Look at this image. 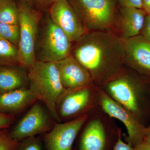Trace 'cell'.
<instances>
[{"label":"cell","instance_id":"obj_1","mask_svg":"<svg viewBox=\"0 0 150 150\" xmlns=\"http://www.w3.org/2000/svg\"><path fill=\"white\" fill-rule=\"evenodd\" d=\"M124 40L115 33L88 31L74 43L71 55L90 74L94 83L102 87L124 67Z\"/></svg>","mask_w":150,"mask_h":150},{"label":"cell","instance_id":"obj_2","mask_svg":"<svg viewBox=\"0 0 150 150\" xmlns=\"http://www.w3.org/2000/svg\"><path fill=\"white\" fill-rule=\"evenodd\" d=\"M101 87L112 99L131 110L144 126L150 123V76L124 66Z\"/></svg>","mask_w":150,"mask_h":150},{"label":"cell","instance_id":"obj_3","mask_svg":"<svg viewBox=\"0 0 150 150\" xmlns=\"http://www.w3.org/2000/svg\"><path fill=\"white\" fill-rule=\"evenodd\" d=\"M28 75L29 88L58 122L56 103L66 90L61 82L56 63L36 61L28 70Z\"/></svg>","mask_w":150,"mask_h":150},{"label":"cell","instance_id":"obj_4","mask_svg":"<svg viewBox=\"0 0 150 150\" xmlns=\"http://www.w3.org/2000/svg\"><path fill=\"white\" fill-rule=\"evenodd\" d=\"M121 132L115 119L97 108L89 113L80 131L79 150H108L111 142H117Z\"/></svg>","mask_w":150,"mask_h":150},{"label":"cell","instance_id":"obj_5","mask_svg":"<svg viewBox=\"0 0 150 150\" xmlns=\"http://www.w3.org/2000/svg\"><path fill=\"white\" fill-rule=\"evenodd\" d=\"M100 87L95 83L67 90L59 97L56 105L58 122H66L88 115L100 106Z\"/></svg>","mask_w":150,"mask_h":150},{"label":"cell","instance_id":"obj_6","mask_svg":"<svg viewBox=\"0 0 150 150\" xmlns=\"http://www.w3.org/2000/svg\"><path fill=\"white\" fill-rule=\"evenodd\" d=\"M87 31L115 33L117 0H68Z\"/></svg>","mask_w":150,"mask_h":150},{"label":"cell","instance_id":"obj_7","mask_svg":"<svg viewBox=\"0 0 150 150\" xmlns=\"http://www.w3.org/2000/svg\"><path fill=\"white\" fill-rule=\"evenodd\" d=\"M35 46L37 61L59 62L71 55L74 43L49 15L44 19Z\"/></svg>","mask_w":150,"mask_h":150},{"label":"cell","instance_id":"obj_8","mask_svg":"<svg viewBox=\"0 0 150 150\" xmlns=\"http://www.w3.org/2000/svg\"><path fill=\"white\" fill-rule=\"evenodd\" d=\"M20 38L18 46L19 64L27 70L36 62L35 46L40 19V13L20 0Z\"/></svg>","mask_w":150,"mask_h":150},{"label":"cell","instance_id":"obj_9","mask_svg":"<svg viewBox=\"0 0 150 150\" xmlns=\"http://www.w3.org/2000/svg\"><path fill=\"white\" fill-rule=\"evenodd\" d=\"M56 121L45 105L39 100L32 105L10 131L12 137L18 142L46 134Z\"/></svg>","mask_w":150,"mask_h":150},{"label":"cell","instance_id":"obj_10","mask_svg":"<svg viewBox=\"0 0 150 150\" xmlns=\"http://www.w3.org/2000/svg\"><path fill=\"white\" fill-rule=\"evenodd\" d=\"M100 106L105 112L124 124L127 131V143L135 147L144 139L146 126L131 110L112 99L100 87Z\"/></svg>","mask_w":150,"mask_h":150},{"label":"cell","instance_id":"obj_11","mask_svg":"<svg viewBox=\"0 0 150 150\" xmlns=\"http://www.w3.org/2000/svg\"><path fill=\"white\" fill-rule=\"evenodd\" d=\"M48 15L73 43L88 31L68 0H56L51 6Z\"/></svg>","mask_w":150,"mask_h":150},{"label":"cell","instance_id":"obj_12","mask_svg":"<svg viewBox=\"0 0 150 150\" xmlns=\"http://www.w3.org/2000/svg\"><path fill=\"white\" fill-rule=\"evenodd\" d=\"M88 115L68 122H56L51 131L43 134L46 150H72L74 142Z\"/></svg>","mask_w":150,"mask_h":150},{"label":"cell","instance_id":"obj_13","mask_svg":"<svg viewBox=\"0 0 150 150\" xmlns=\"http://www.w3.org/2000/svg\"><path fill=\"white\" fill-rule=\"evenodd\" d=\"M124 66L140 74L150 76V42L143 35L124 40Z\"/></svg>","mask_w":150,"mask_h":150},{"label":"cell","instance_id":"obj_14","mask_svg":"<svg viewBox=\"0 0 150 150\" xmlns=\"http://www.w3.org/2000/svg\"><path fill=\"white\" fill-rule=\"evenodd\" d=\"M65 90L81 88L94 83L87 70L71 55L55 62Z\"/></svg>","mask_w":150,"mask_h":150},{"label":"cell","instance_id":"obj_15","mask_svg":"<svg viewBox=\"0 0 150 150\" xmlns=\"http://www.w3.org/2000/svg\"><path fill=\"white\" fill-rule=\"evenodd\" d=\"M147 14L143 8L119 7L115 16V33L124 40L139 35Z\"/></svg>","mask_w":150,"mask_h":150},{"label":"cell","instance_id":"obj_16","mask_svg":"<svg viewBox=\"0 0 150 150\" xmlns=\"http://www.w3.org/2000/svg\"><path fill=\"white\" fill-rule=\"evenodd\" d=\"M38 99L29 87L0 93V112L16 115L26 110Z\"/></svg>","mask_w":150,"mask_h":150},{"label":"cell","instance_id":"obj_17","mask_svg":"<svg viewBox=\"0 0 150 150\" xmlns=\"http://www.w3.org/2000/svg\"><path fill=\"white\" fill-rule=\"evenodd\" d=\"M29 87L28 70L19 66H0V93Z\"/></svg>","mask_w":150,"mask_h":150},{"label":"cell","instance_id":"obj_18","mask_svg":"<svg viewBox=\"0 0 150 150\" xmlns=\"http://www.w3.org/2000/svg\"><path fill=\"white\" fill-rule=\"evenodd\" d=\"M0 22L19 25L18 6L15 0H0Z\"/></svg>","mask_w":150,"mask_h":150},{"label":"cell","instance_id":"obj_19","mask_svg":"<svg viewBox=\"0 0 150 150\" xmlns=\"http://www.w3.org/2000/svg\"><path fill=\"white\" fill-rule=\"evenodd\" d=\"M18 65V47L0 38V66Z\"/></svg>","mask_w":150,"mask_h":150},{"label":"cell","instance_id":"obj_20","mask_svg":"<svg viewBox=\"0 0 150 150\" xmlns=\"http://www.w3.org/2000/svg\"><path fill=\"white\" fill-rule=\"evenodd\" d=\"M0 38L7 40L18 47L20 38L19 25L0 22Z\"/></svg>","mask_w":150,"mask_h":150},{"label":"cell","instance_id":"obj_21","mask_svg":"<svg viewBox=\"0 0 150 150\" xmlns=\"http://www.w3.org/2000/svg\"><path fill=\"white\" fill-rule=\"evenodd\" d=\"M19 143L12 137L9 129L0 130V150H17Z\"/></svg>","mask_w":150,"mask_h":150},{"label":"cell","instance_id":"obj_22","mask_svg":"<svg viewBox=\"0 0 150 150\" xmlns=\"http://www.w3.org/2000/svg\"><path fill=\"white\" fill-rule=\"evenodd\" d=\"M17 150H43L38 137H30L19 142Z\"/></svg>","mask_w":150,"mask_h":150},{"label":"cell","instance_id":"obj_23","mask_svg":"<svg viewBox=\"0 0 150 150\" xmlns=\"http://www.w3.org/2000/svg\"><path fill=\"white\" fill-rule=\"evenodd\" d=\"M16 120L14 115H8L0 112V130L9 129Z\"/></svg>","mask_w":150,"mask_h":150},{"label":"cell","instance_id":"obj_24","mask_svg":"<svg viewBox=\"0 0 150 150\" xmlns=\"http://www.w3.org/2000/svg\"><path fill=\"white\" fill-rule=\"evenodd\" d=\"M150 42V14L145 17L144 22L140 34Z\"/></svg>","mask_w":150,"mask_h":150},{"label":"cell","instance_id":"obj_25","mask_svg":"<svg viewBox=\"0 0 150 150\" xmlns=\"http://www.w3.org/2000/svg\"><path fill=\"white\" fill-rule=\"evenodd\" d=\"M117 1L119 6L143 8L142 0H117Z\"/></svg>","mask_w":150,"mask_h":150},{"label":"cell","instance_id":"obj_26","mask_svg":"<svg viewBox=\"0 0 150 150\" xmlns=\"http://www.w3.org/2000/svg\"><path fill=\"white\" fill-rule=\"evenodd\" d=\"M112 150H134V148L128 143L123 142L121 139V134L118 137Z\"/></svg>","mask_w":150,"mask_h":150},{"label":"cell","instance_id":"obj_27","mask_svg":"<svg viewBox=\"0 0 150 150\" xmlns=\"http://www.w3.org/2000/svg\"><path fill=\"white\" fill-rule=\"evenodd\" d=\"M56 0H33V5L35 4L38 8L43 9L51 6Z\"/></svg>","mask_w":150,"mask_h":150},{"label":"cell","instance_id":"obj_28","mask_svg":"<svg viewBox=\"0 0 150 150\" xmlns=\"http://www.w3.org/2000/svg\"><path fill=\"white\" fill-rule=\"evenodd\" d=\"M134 150H150V144L145 140L142 141L135 147Z\"/></svg>","mask_w":150,"mask_h":150},{"label":"cell","instance_id":"obj_29","mask_svg":"<svg viewBox=\"0 0 150 150\" xmlns=\"http://www.w3.org/2000/svg\"><path fill=\"white\" fill-rule=\"evenodd\" d=\"M143 9L147 14H150V0H142Z\"/></svg>","mask_w":150,"mask_h":150},{"label":"cell","instance_id":"obj_30","mask_svg":"<svg viewBox=\"0 0 150 150\" xmlns=\"http://www.w3.org/2000/svg\"><path fill=\"white\" fill-rule=\"evenodd\" d=\"M144 140L150 144V123L146 126V132H145Z\"/></svg>","mask_w":150,"mask_h":150},{"label":"cell","instance_id":"obj_31","mask_svg":"<svg viewBox=\"0 0 150 150\" xmlns=\"http://www.w3.org/2000/svg\"><path fill=\"white\" fill-rule=\"evenodd\" d=\"M21 1L31 7H32L33 5V0H21Z\"/></svg>","mask_w":150,"mask_h":150}]
</instances>
